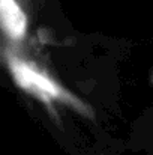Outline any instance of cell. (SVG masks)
Returning a JSON list of instances; mask_svg holds the SVG:
<instances>
[{"label":"cell","instance_id":"6da1fadb","mask_svg":"<svg viewBox=\"0 0 153 155\" xmlns=\"http://www.w3.org/2000/svg\"><path fill=\"white\" fill-rule=\"evenodd\" d=\"M5 62L9 68V72L15 84L21 87L24 92L36 97L38 100L48 105L53 103H62L87 117H92V110L86 104L81 103L75 95L68 92L65 87H62L38 65L21 57L12 48H5Z\"/></svg>","mask_w":153,"mask_h":155},{"label":"cell","instance_id":"7a4b0ae2","mask_svg":"<svg viewBox=\"0 0 153 155\" xmlns=\"http://www.w3.org/2000/svg\"><path fill=\"white\" fill-rule=\"evenodd\" d=\"M2 29L11 42H21L27 33V17L17 0H0Z\"/></svg>","mask_w":153,"mask_h":155}]
</instances>
